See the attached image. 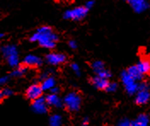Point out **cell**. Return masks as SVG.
<instances>
[{"instance_id": "6da1fadb", "label": "cell", "mask_w": 150, "mask_h": 126, "mask_svg": "<svg viewBox=\"0 0 150 126\" xmlns=\"http://www.w3.org/2000/svg\"><path fill=\"white\" fill-rule=\"evenodd\" d=\"M31 42H37L38 44L45 49H53L56 47L58 41V36L50 27L44 26L37 30L30 37Z\"/></svg>"}, {"instance_id": "7a4b0ae2", "label": "cell", "mask_w": 150, "mask_h": 126, "mask_svg": "<svg viewBox=\"0 0 150 126\" xmlns=\"http://www.w3.org/2000/svg\"><path fill=\"white\" fill-rule=\"evenodd\" d=\"M81 106V98L76 92L68 93L63 99V107L69 112H78Z\"/></svg>"}, {"instance_id": "3957f363", "label": "cell", "mask_w": 150, "mask_h": 126, "mask_svg": "<svg viewBox=\"0 0 150 126\" xmlns=\"http://www.w3.org/2000/svg\"><path fill=\"white\" fill-rule=\"evenodd\" d=\"M88 10L85 6H79L73 10H67L64 13V18L72 20H80L86 16Z\"/></svg>"}, {"instance_id": "277c9868", "label": "cell", "mask_w": 150, "mask_h": 126, "mask_svg": "<svg viewBox=\"0 0 150 126\" xmlns=\"http://www.w3.org/2000/svg\"><path fill=\"white\" fill-rule=\"evenodd\" d=\"M32 109L37 114H45L48 112V104H47L45 98L39 97L36 100L33 101Z\"/></svg>"}, {"instance_id": "5b68a950", "label": "cell", "mask_w": 150, "mask_h": 126, "mask_svg": "<svg viewBox=\"0 0 150 126\" xmlns=\"http://www.w3.org/2000/svg\"><path fill=\"white\" fill-rule=\"evenodd\" d=\"M43 89L41 87V85L38 84H32L31 86L27 89L26 90V96L28 99L31 100V101H34L38 98L42 96L43 95Z\"/></svg>"}, {"instance_id": "8992f818", "label": "cell", "mask_w": 150, "mask_h": 126, "mask_svg": "<svg viewBox=\"0 0 150 126\" xmlns=\"http://www.w3.org/2000/svg\"><path fill=\"white\" fill-rule=\"evenodd\" d=\"M45 60L49 64H50L52 66H58V65L64 63L67 60V57L64 54L53 52V53L48 54L45 57Z\"/></svg>"}, {"instance_id": "52a82bcc", "label": "cell", "mask_w": 150, "mask_h": 126, "mask_svg": "<svg viewBox=\"0 0 150 126\" xmlns=\"http://www.w3.org/2000/svg\"><path fill=\"white\" fill-rule=\"evenodd\" d=\"M23 63L28 68V67H30V68H38V67L42 65L43 61L39 56H38L36 55H28L23 60Z\"/></svg>"}, {"instance_id": "ba28073f", "label": "cell", "mask_w": 150, "mask_h": 126, "mask_svg": "<svg viewBox=\"0 0 150 126\" xmlns=\"http://www.w3.org/2000/svg\"><path fill=\"white\" fill-rule=\"evenodd\" d=\"M45 101H46L48 106L57 107V108L63 107V101L58 96L57 94L50 93V95H48L45 97Z\"/></svg>"}, {"instance_id": "9c48e42d", "label": "cell", "mask_w": 150, "mask_h": 126, "mask_svg": "<svg viewBox=\"0 0 150 126\" xmlns=\"http://www.w3.org/2000/svg\"><path fill=\"white\" fill-rule=\"evenodd\" d=\"M150 99V93L149 89H139L136 96V104L144 105L149 102Z\"/></svg>"}, {"instance_id": "30bf717a", "label": "cell", "mask_w": 150, "mask_h": 126, "mask_svg": "<svg viewBox=\"0 0 150 126\" xmlns=\"http://www.w3.org/2000/svg\"><path fill=\"white\" fill-rule=\"evenodd\" d=\"M91 84H93L94 87L96 89L105 90L107 86L108 85L109 82H108V79H107V78H102V77L96 75L94 78H91Z\"/></svg>"}, {"instance_id": "8fae6325", "label": "cell", "mask_w": 150, "mask_h": 126, "mask_svg": "<svg viewBox=\"0 0 150 126\" xmlns=\"http://www.w3.org/2000/svg\"><path fill=\"white\" fill-rule=\"evenodd\" d=\"M139 69L141 73L144 74L150 75V58L149 57H142L141 61L136 65Z\"/></svg>"}, {"instance_id": "7c38bea8", "label": "cell", "mask_w": 150, "mask_h": 126, "mask_svg": "<svg viewBox=\"0 0 150 126\" xmlns=\"http://www.w3.org/2000/svg\"><path fill=\"white\" fill-rule=\"evenodd\" d=\"M128 2L134 10L138 13L144 11L149 6L146 0H128Z\"/></svg>"}, {"instance_id": "4fadbf2b", "label": "cell", "mask_w": 150, "mask_h": 126, "mask_svg": "<svg viewBox=\"0 0 150 126\" xmlns=\"http://www.w3.org/2000/svg\"><path fill=\"white\" fill-rule=\"evenodd\" d=\"M1 53L4 58L7 59L13 55L18 54V49L14 44H6L1 48Z\"/></svg>"}, {"instance_id": "5bb4252c", "label": "cell", "mask_w": 150, "mask_h": 126, "mask_svg": "<svg viewBox=\"0 0 150 126\" xmlns=\"http://www.w3.org/2000/svg\"><path fill=\"white\" fill-rule=\"evenodd\" d=\"M56 86V80L55 78L49 76L45 79L42 80V83H41V87L43 89V90H50L52 88Z\"/></svg>"}, {"instance_id": "9a60e30c", "label": "cell", "mask_w": 150, "mask_h": 126, "mask_svg": "<svg viewBox=\"0 0 150 126\" xmlns=\"http://www.w3.org/2000/svg\"><path fill=\"white\" fill-rule=\"evenodd\" d=\"M28 72V67L26 65H21V66H17L16 68L12 71L11 73V76L14 78H21L22 76H24Z\"/></svg>"}, {"instance_id": "2e32d148", "label": "cell", "mask_w": 150, "mask_h": 126, "mask_svg": "<svg viewBox=\"0 0 150 126\" xmlns=\"http://www.w3.org/2000/svg\"><path fill=\"white\" fill-rule=\"evenodd\" d=\"M130 75H131L132 78H134L135 80H141L142 77H143V74L139 71V69L137 68V66H132L128 68V70L126 71Z\"/></svg>"}, {"instance_id": "e0dca14e", "label": "cell", "mask_w": 150, "mask_h": 126, "mask_svg": "<svg viewBox=\"0 0 150 126\" xmlns=\"http://www.w3.org/2000/svg\"><path fill=\"white\" fill-rule=\"evenodd\" d=\"M149 117L147 114H140L134 122V124L132 125L137 126H146L149 125Z\"/></svg>"}, {"instance_id": "ac0fdd59", "label": "cell", "mask_w": 150, "mask_h": 126, "mask_svg": "<svg viewBox=\"0 0 150 126\" xmlns=\"http://www.w3.org/2000/svg\"><path fill=\"white\" fill-rule=\"evenodd\" d=\"M121 79L122 82H123L124 84H125V86H128V85H130L131 84H134L135 81H136V80L132 78L127 72H124V73H122Z\"/></svg>"}, {"instance_id": "d6986e66", "label": "cell", "mask_w": 150, "mask_h": 126, "mask_svg": "<svg viewBox=\"0 0 150 126\" xmlns=\"http://www.w3.org/2000/svg\"><path fill=\"white\" fill-rule=\"evenodd\" d=\"M62 125V118L59 114H53L50 118V125L60 126Z\"/></svg>"}, {"instance_id": "ffe728a7", "label": "cell", "mask_w": 150, "mask_h": 126, "mask_svg": "<svg viewBox=\"0 0 150 126\" xmlns=\"http://www.w3.org/2000/svg\"><path fill=\"white\" fill-rule=\"evenodd\" d=\"M91 68L93 69L94 73L96 74H97V73H99L100 72H102L103 70L105 69V66H104V63H103V61H94L93 63L91 64Z\"/></svg>"}, {"instance_id": "44dd1931", "label": "cell", "mask_w": 150, "mask_h": 126, "mask_svg": "<svg viewBox=\"0 0 150 126\" xmlns=\"http://www.w3.org/2000/svg\"><path fill=\"white\" fill-rule=\"evenodd\" d=\"M96 75H97V76H99V77H102V78L108 79V78L111 77V73H110L108 70H107V69L105 68L104 70H103L102 72H100L99 73H97Z\"/></svg>"}, {"instance_id": "7402d4cb", "label": "cell", "mask_w": 150, "mask_h": 126, "mask_svg": "<svg viewBox=\"0 0 150 126\" xmlns=\"http://www.w3.org/2000/svg\"><path fill=\"white\" fill-rule=\"evenodd\" d=\"M117 88H118V84H115V83H109L105 90L108 91V92H114L117 89Z\"/></svg>"}, {"instance_id": "603a6c76", "label": "cell", "mask_w": 150, "mask_h": 126, "mask_svg": "<svg viewBox=\"0 0 150 126\" xmlns=\"http://www.w3.org/2000/svg\"><path fill=\"white\" fill-rule=\"evenodd\" d=\"M71 68L72 70L74 72V73L77 75V76H80V68H79V66L76 63H73L71 64Z\"/></svg>"}, {"instance_id": "cb8c5ba5", "label": "cell", "mask_w": 150, "mask_h": 126, "mask_svg": "<svg viewBox=\"0 0 150 126\" xmlns=\"http://www.w3.org/2000/svg\"><path fill=\"white\" fill-rule=\"evenodd\" d=\"M2 91H3V94H4V97L11 96L14 94V91H13L11 89H9V88H5V89H4Z\"/></svg>"}, {"instance_id": "d4e9b609", "label": "cell", "mask_w": 150, "mask_h": 126, "mask_svg": "<svg viewBox=\"0 0 150 126\" xmlns=\"http://www.w3.org/2000/svg\"><path fill=\"white\" fill-rule=\"evenodd\" d=\"M9 81V77L8 76H2L0 77V86H3L6 84Z\"/></svg>"}, {"instance_id": "484cf974", "label": "cell", "mask_w": 150, "mask_h": 126, "mask_svg": "<svg viewBox=\"0 0 150 126\" xmlns=\"http://www.w3.org/2000/svg\"><path fill=\"white\" fill-rule=\"evenodd\" d=\"M68 45H69V47L71 49H75L77 48V43H76V41L74 40H71V41H69V43H68Z\"/></svg>"}, {"instance_id": "4316f807", "label": "cell", "mask_w": 150, "mask_h": 126, "mask_svg": "<svg viewBox=\"0 0 150 126\" xmlns=\"http://www.w3.org/2000/svg\"><path fill=\"white\" fill-rule=\"evenodd\" d=\"M94 4H95V2H94V1H92V0H91V1H88V2L86 3V4H85V7H86L88 10H90V9H91V8L93 7Z\"/></svg>"}, {"instance_id": "83f0119b", "label": "cell", "mask_w": 150, "mask_h": 126, "mask_svg": "<svg viewBox=\"0 0 150 126\" xmlns=\"http://www.w3.org/2000/svg\"><path fill=\"white\" fill-rule=\"evenodd\" d=\"M131 125V122L129 120H126V119L122 120V121L120 122V124H119V125Z\"/></svg>"}, {"instance_id": "f1b7e54d", "label": "cell", "mask_w": 150, "mask_h": 126, "mask_svg": "<svg viewBox=\"0 0 150 126\" xmlns=\"http://www.w3.org/2000/svg\"><path fill=\"white\" fill-rule=\"evenodd\" d=\"M59 92H60V89L58 87H56V86H54L50 89V93H53V94H57L58 95Z\"/></svg>"}, {"instance_id": "f546056e", "label": "cell", "mask_w": 150, "mask_h": 126, "mask_svg": "<svg viewBox=\"0 0 150 126\" xmlns=\"http://www.w3.org/2000/svg\"><path fill=\"white\" fill-rule=\"evenodd\" d=\"M82 125H89V118H84V119L82 120Z\"/></svg>"}, {"instance_id": "4dcf8cb0", "label": "cell", "mask_w": 150, "mask_h": 126, "mask_svg": "<svg viewBox=\"0 0 150 126\" xmlns=\"http://www.w3.org/2000/svg\"><path fill=\"white\" fill-rule=\"evenodd\" d=\"M4 94H3V91L0 90V101L4 99Z\"/></svg>"}, {"instance_id": "1f68e13d", "label": "cell", "mask_w": 150, "mask_h": 126, "mask_svg": "<svg viewBox=\"0 0 150 126\" xmlns=\"http://www.w3.org/2000/svg\"><path fill=\"white\" fill-rule=\"evenodd\" d=\"M4 33H0V39H4Z\"/></svg>"}, {"instance_id": "d6a6232c", "label": "cell", "mask_w": 150, "mask_h": 126, "mask_svg": "<svg viewBox=\"0 0 150 126\" xmlns=\"http://www.w3.org/2000/svg\"><path fill=\"white\" fill-rule=\"evenodd\" d=\"M62 1H64V2H68V1H70V0H62Z\"/></svg>"}, {"instance_id": "836d02e7", "label": "cell", "mask_w": 150, "mask_h": 126, "mask_svg": "<svg viewBox=\"0 0 150 126\" xmlns=\"http://www.w3.org/2000/svg\"><path fill=\"white\" fill-rule=\"evenodd\" d=\"M0 40H1V39H0Z\"/></svg>"}]
</instances>
